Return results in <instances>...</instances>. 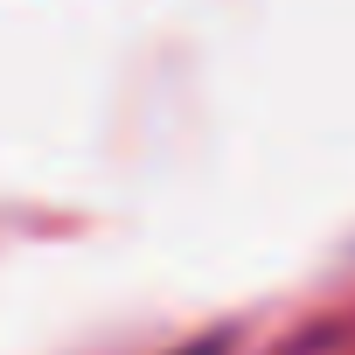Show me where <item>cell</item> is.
Masks as SVG:
<instances>
[{
  "mask_svg": "<svg viewBox=\"0 0 355 355\" xmlns=\"http://www.w3.org/2000/svg\"><path fill=\"white\" fill-rule=\"evenodd\" d=\"M182 355H223V348H216V341H202V348H182Z\"/></svg>",
  "mask_w": 355,
  "mask_h": 355,
  "instance_id": "1",
  "label": "cell"
}]
</instances>
